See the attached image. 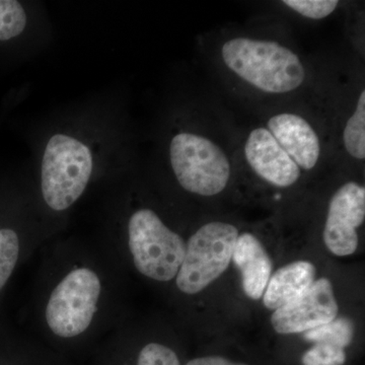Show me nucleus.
<instances>
[{"mask_svg": "<svg viewBox=\"0 0 365 365\" xmlns=\"http://www.w3.org/2000/svg\"><path fill=\"white\" fill-rule=\"evenodd\" d=\"M220 52L228 71L262 93H292L306 81V67L299 55L275 41L232 38Z\"/></svg>", "mask_w": 365, "mask_h": 365, "instance_id": "f257e3e1", "label": "nucleus"}, {"mask_svg": "<svg viewBox=\"0 0 365 365\" xmlns=\"http://www.w3.org/2000/svg\"><path fill=\"white\" fill-rule=\"evenodd\" d=\"M93 172L90 148L74 137L55 134L48 141L41 168V188L48 207L64 211L81 198Z\"/></svg>", "mask_w": 365, "mask_h": 365, "instance_id": "f03ea898", "label": "nucleus"}, {"mask_svg": "<svg viewBox=\"0 0 365 365\" xmlns=\"http://www.w3.org/2000/svg\"><path fill=\"white\" fill-rule=\"evenodd\" d=\"M170 162L182 188L196 195L222 193L232 177V163L225 150L208 137L192 132L173 137Z\"/></svg>", "mask_w": 365, "mask_h": 365, "instance_id": "7ed1b4c3", "label": "nucleus"}, {"mask_svg": "<svg viewBox=\"0 0 365 365\" xmlns=\"http://www.w3.org/2000/svg\"><path fill=\"white\" fill-rule=\"evenodd\" d=\"M128 246L137 270L160 282L176 277L186 252L181 235L148 208L138 209L129 218Z\"/></svg>", "mask_w": 365, "mask_h": 365, "instance_id": "20e7f679", "label": "nucleus"}, {"mask_svg": "<svg viewBox=\"0 0 365 365\" xmlns=\"http://www.w3.org/2000/svg\"><path fill=\"white\" fill-rule=\"evenodd\" d=\"M240 232L232 223H206L190 237L176 276L177 287L196 294L217 279L230 266Z\"/></svg>", "mask_w": 365, "mask_h": 365, "instance_id": "39448f33", "label": "nucleus"}, {"mask_svg": "<svg viewBox=\"0 0 365 365\" xmlns=\"http://www.w3.org/2000/svg\"><path fill=\"white\" fill-rule=\"evenodd\" d=\"M102 294L97 272L88 267L72 269L50 294L45 309L48 328L60 338H74L86 332Z\"/></svg>", "mask_w": 365, "mask_h": 365, "instance_id": "423d86ee", "label": "nucleus"}, {"mask_svg": "<svg viewBox=\"0 0 365 365\" xmlns=\"http://www.w3.org/2000/svg\"><path fill=\"white\" fill-rule=\"evenodd\" d=\"M365 220V189L348 182L334 193L327 213L324 242L336 256H349L359 247L357 228Z\"/></svg>", "mask_w": 365, "mask_h": 365, "instance_id": "0eeeda50", "label": "nucleus"}, {"mask_svg": "<svg viewBox=\"0 0 365 365\" xmlns=\"http://www.w3.org/2000/svg\"><path fill=\"white\" fill-rule=\"evenodd\" d=\"M338 311L332 283L321 278L314 281L304 294L276 309L271 317V324L279 334L304 333L330 323L337 317Z\"/></svg>", "mask_w": 365, "mask_h": 365, "instance_id": "6e6552de", "label": "nucleus"}, {"mask_svg": "<svg viewBox=\"0 0 365 365\" xmlns=\"http://www.w3.org/2000/svg\"><path fill=\"white\" fill-rule=\"evenodd\" d=\"M244 155L255 174L277 188L294 186L302 170L281 148L266 126L252 129L245 141Z\"/></svg>", "mask_w": 365, "mask_h": 365, "instance_id": "1a4fd4ad", "label": "nucleus"}, {"mask_svg": "<svg viewBox=\"0 0 365 365\" xmlns=\"http://www.w3.org/2000/svg\"><path fill=\"white\" fill-rule=\"evenodd\" d=\"M266 127L302 172H309L318 165L322 155L321 139L306 118L295 113L281 112L269 118Z\"/></svg>", "mask_w": 365, "mask_h": 365, "instance_id": "9d476101", "label": "nucleus"}, {"mask_svg": "<svg viewBox=\"0 0 365 365\" xmlns=\"http://www.w3.org/2000/svg\"><path fill=\"white\" fill-rule=\"evenodd\" d=\"M232 260L242 274V288L247 297L255 300L263 297L273 266L262 242L250 232L240 235Z\"/></svg>", "mask_w": 365, "mask_h": 365, "instance_id": "9b49d317", "label": "nucleus"}, {"mask_svg": "<svg viewBox=\"0 0 365 365\" xmlns=\"http://www.w3.org/2000/svg\"><path fill=\"white\" fill-rule=\"evenodd\" d=\"M316 281V268L307 261H297L276 271L270 277L263 302L276 311L297 299L311 288Z\"/></svg>", "mask_w": 365, "mask_h": 365, "instance_id": "f8f14e48", "label": "nucleus"}, {"mask_svg": "<svg viewBox=\"0 0 365 365\" xmlns=\"http://www.w3.org/2000/svg\"><path fill=\"white\" fill-rule=\"evenodd\" d=\"M354 337V324L347 318L334 319L304 334V339L314 344H329L345 349Z\"/></svg>", "mask_w": 365, "mask_h": 365, "instance_id": "ddd939ff", "label": "nucleus"}, {"mask_svg": "<svg viewBox=\"0 0 365 365\" xmlns=\"http://www.w3.org/2000/svg\"><path fill=\"white\" fill-rule=\"evenodd\" d=\"M345 150L355 160L365 158V91H360L354 112L346 121L343 130Z\"/></svg>", "mask_w": 365, "mask_h": 365, "instance_id": "4468645a", "label": "nucleus"}, {"mask_svg": "<svg viewBox=\"0 0 365 365\" xmlns=\"http://www.w3.org/2000/svg\"><path fill=\"white\" fill-rule=\"evenodd\" d=\"M26 14L21 2L0 0V42L19 37L26 26Z\"/></svg>", "mask_w": 365, "mask_h": 365, "instance_id": "2eb2a0df", "label": "nucleus"}, {"mask_svg": "<svg viewBox=\"0 0 365 365\" xmlns=\"http://www.w3.org/2000/svg\"><path fill=\"white\" fill-rule=\"evenodd\" d=\"M20 256V239L11 228H0V290L11 278Z\"/></svg>", "mask_w": 365, "mask_h": 365, "instance_id": "dca6fc26", "label": "nucleus"}, {"mask_svg": "<svg viewBox=\"0 0 365 365\" xmlns=\"http://www.w3.org/2000/svg\"><path fill=\"white\" fill-rule=\"evenodd\" d=\"M283 4L309 20L328 18L339 6L337 0H284Z\"/></svg>", "mask_w": 365, "mask_h": 365, "instance_id": "f3484780", "label": "nucleus"}, {"mask_svg": "<svg viewBox=\"0 0 365 365\" xmlns=\"http://www.w3.org/2000/svg\"><path fill=\"white\" fill-rule=\"evenodd\" d=\"M346 353L343 348L329 344H316L302 355L304 365H343Z\"/></svg>", "mask_w": 365, "mask_h": 365, "instance_id": "a211bd4d", "label": "nucleus"}, {"mask_svg": "<svg viewBox=\"0 0 365 365\" xmlns=\"http://www.w3.org/2000/svg\"><path fill=\"white\" fill-rule=\"evenodd\" d=\"M137 365H181L176 353L167 346L150 343L139 353Z\"/></svg>", "mask_w": 365, "mask_h": 365, "instance_id": "6ab92c4d", "label": "nucleus"}, {"mask_svg": "<svg viewBox=\"0 0 365 365\" xmlns=\"http://www.w3.org/2000/svg\"><path fill=\"white\" fill-rule=\"evenodd\" d=\"M186 365H246L242 364H235L220 356L200 357L189 361Z\"/></svg>", "mask_w": 365, "mask_h": 365, "instance_id": "aec40b11", "label": "nucleus"}]
</instances>
